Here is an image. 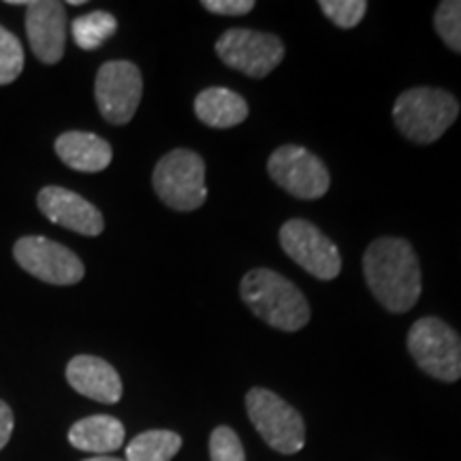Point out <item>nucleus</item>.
Wrapping results in <instances>:
<instances>
[{
    "label": "nucleus",
    "instance_id": "nucleus-18",
    "mask_svg": "<svg viewBox=\"0 0 461 461\" xmlns=\"http://www.w3.org/2000/svg\"><path fill=\"white\" fill-rule=\"evenodd\" d=\"M182 436L169 429H149L126 447V461H171L180 453Z\"/></svg>",
    "mask_w": 461,
    "mask_h": 461
},
{
    "label": "nucleus",
    "instance_id": "nucleus-23",
    "mask_svg": "<svg viewBox=\"0 0 461 461\" xmlns=\"http://www.w3.org/2000/svg\"><path fill=\"white\" fill-rule=\"evenodd\" d=\"M210 459L212 461H246L244 445L240 436L227 425H218L210 436Z\"/></svg>",
    "mask_w": 461,
    "mask_h": 461
},
{
    "label": "nucleus",
    "instance_id": "nucleus-3",
    "mask_svg": "<svg viewBox=\"0 0 461 461\" xmlns=\"http://www.w3.org/2000/svg\"><path fill=\"white\" fill-rule=\"evenodd\" d=\"M457 115V99L440 88H411L402 92L393 105L395 126L406 140L420 146L440 140Z\"/></svg>",
    "mask_w": 461,
    "mask_h": 461
},
{
    "label": "nucleus",
    "instance_id": "nucleus-5",
    "mask_svg": "<svg viewBox=\"0 0 461 461\" xmlns=\"http://www.w3.org/2000/svg\"><path fill=\"white\" fill-rule=\"evenodd\" d=\"M246 411L265 445L276 453L295 455L305 445V423L297 408L274 391L255 387L246 395Z\"/></svg>",
    "mask_w": 461,
    "mask_h": 461
},
{
    "label": "nucleus",
    "instance_id": "nucleus-11",
    "mask_svg": "<svg viewBox=\"0 0 461 461\" xmlns=\"http://www.w3.org/2000/svg\"><path fill=\"white\" fill-rule=\"evenodd\" d=\"M141 71L129 60L105 62L96 73V105L109 124L122 126L131 122L141 103Z\"/></svg>",
    "mask_w": 461,
    "mask_h": 461
},
{
    "label": "nucleus",
    "instance_id": "nucleus-25",
    "mask_svg": "<svg viewBox=\"0 0 461 461\" xmlns=\"http://www.w3.org/2000/svg\"><path fill=\"white\" fill-rule=\"evenodd\" d=\"M11 434H14V411L0 400V451L7 447Z\"/></svg>",
    "mask_w": 461,
    "mask_h": 461
},
{
    "label": "nucleus",
    "instance_id": "nucleus-13",
    "mask_svg": "<svg viewBox=\"0 0 461 461\" xmlns=\"http://www.w3.org/2000/svg\"><path fill=\"white\" fill-rule=\"evenodd\" d=\"M39 210L43 212L50 222L75 230L79 235L96 238L105 229L103 214L90 201L79 197L73 190L60 186H45L37 197Z\"/></svg>",
    "mask_w": 461,
    "mask_h": 461
},
{
    "label": "nucleus",
    "instance_id": "nucleus-12",
    "mask_svg": "<svg viewBox=\"0 0 461 461\" xmlns=\"http://www.w3.org/2000/svg\"><path fill=\"white\" fill-rule=\"evenodd\" d=\"M9 5L28 7L26 11V34L32 54L43 65H58L65 56L67 43V9L56 0H9Z\"/></svg>",
    "mask_w": 461,
    "mask_h": 461
},
{
    "label": "nucleus",
    "instance_id": "nucleus-19",
    "mask_svg": "<svg viewBox=\"0 0 461 461\" xmlns=\"http://www.w3.org/2000/svg\"><path fill=\"white\" fill-rule=\"evenodd\" d=\"M118 31V20L109 11H92L73 20L71 34L77 48L86 51L99 50L107 39H112Z\"/></svg>",
    "mask_w": 461,
    "mask_h": 461
},
{
    "label": "nucleus",
    "instance_id": "nucleus-9",
    "mask_svg": "<svg viewBox=\"0 0 461 461\" xmlns=\"http://www.w3.org/2000/svg\"><path fill=\"white\" fill-rule=\"evenodd\" d=\"M280 246L299 267L319 280H333L342 272L338 246L319 227L303 218L286 221L280 229Z\"/></svg>",
    "mask_w": 461,
    "mask_h": 461
},
{
    "label": "nucleus",
    "instance_id": "nucleus-10",
    "mask_svg": "<svg viewBox=\"0 0 461 461\" xmlns=\"http://www.w3.org/2000/svg\"><path fill=\"white\" fill-rule=\"evenodd\" d=\"M14 257L17 265L34 278L56 286L77 285L84 278V263L73 250L41 235H28L15 241Z\"/></svg>",
    "mask_w": 461,
    "mask_h": 461
},
{
    "label": "nucleus",
    "instance_id": "nucleus-17",
    "mask_svg": "<svg viewBox=\"0 0 461 461\" xmlns=\"http://www.w3.org/2000/svg\"><path fill=\"white\" fill-rule=\"evenodd\" d=\"M68 442L86 453H113L124 445V425L109 414L86 417L68 429Z\"/></svg>",
    "mask_w": 461,
    "mask_h": 461
},
{
    "label": "nucleus",
    "instance_id": "nucleus-8",
    "mask_svg": "<svg viewBox=\"0 0 461 461\" xmlns=\"http://www.w3.org/2000/svg\"><path fill=\"white\" fill-rule=\"evenodd\" d=\"M269 177L297 199L314 201L325 197L331 186V176L325 163L302 146H280L267 160Z\"/></svg>",
    "mask_w": 461,
    "mask_h": 461
},
{
    "label": "nucleus",
    "instance_id": "nucleus-24",
    "mask_svg": "<svg viewBox=\"0 0 461 461\" xmlns=\"http://www.w3.org/2000/svg\"><path fill=\"white\" fill-rule=\"evenodd\" d=\"M201 7L216 15L240 17L255 9V0H203Z\"/></svg>",
    "mask_w": 461,
    "mask_h": 461
},
{
    "label": "nucleus",
    "instance_id": "nucleus-1",
    "mask_svg": "<svg viewBox=\"0 0 461 461\" xmlns=\"http://www.w3.org/2000/svg\"><path fill=\"white\" fill-rule=\"evenodd\" d=\"M363 274L372 295L384 310L403 314L420 297V265L411 241L393 238L374 240L363 255Z\"/></svg>",
    "mask_w": 461,
    "mask_h": 461
},
{
    "label": "nucleus",
    "instance_id": "nucleus-15",
    "mask_svg": "<svg viewBox=\"0 0 461 461\" xmlns=\"http://www.w3.org/2000/svg\"><path fill=\"white\" fill-rule=\"evenodd\" d=\"M56 154L62 163L82 173H99L112 163V146L95 132L68 131L56 140Z\"/></svg>",
    "mask_w": 461,
    "mask_h": 461
},
{
    "label": "nucleus",
    "instance_id": "nucleus-20",
    "mask_svg": "<svg viewBox=\"0 0 461 461\" xmlns=\"http://www.w3.org/2000/svg\"><path fill=\"white\" fill-rule=\"evenodd\" d=\"M434 28L448 50L461 54V0H445L438 5Z\"/></svg>",
    "mask_w": 461,
    "mask_h": 461
},
{
    "label": "nucleus",
    "instance_id": "nucleus-26",
    "mask_svg": "<svg viewBox=\"0 0 461 461\" xmlns=\"http://www.w3.org/2000/svg\"><path fill=\"white\" fill-rule=\"evenodd\" d=\"M84 461H122V459H115V457H107V455H99V457H90Z\"/></svg>",
    "mask_w": 461,
    "mask_h": 461
},
{
    "label": "nucleus",
    "instance_id": "nucleus-7",
    "mask_svg": "<svg viewBox=\"0 0 461 461\" xmlns=\"http://www.w3.org/2000/svg\"><path fill=\"white\" fill-rule=\"evenodd\" d=\"M216 54L224 67L263 79L285 58V43L272 32H258L250 28H230L216 41Z\"/></svg>",
    "mask_w": 461,
    "mask_h": 461
},
{
    "label": "nucleus",
    "instance_id": "nucleus-21",
    "mask_svg": "<svg viewBox=\"0 0 461 461\" xmlns=\"http://www.w3.org/2000/svg\"><path fill=\"white\" fill-rule=\"evenodd\" d=\"M24 71V48L14 32L0 26V86L15 82Z\"/></svg>",
    "mask_w": 461,
    "mask_h": 461
},
{
    "label": "nucleus",
    "instance_id": "nucleus-22",
    "mask_svg": "<svg viewBox=\"0 0 461 461\" xmlns=\"http://www.w3.org/2000/svg\"><path fill=\"white\" fill-rule=\"evenodd\" d=\"M319 7L327 20H331L338 28L350 31L359 26V22L367 14L366 0H321Z\"/></svg>",
    "mask_w": 461,
    "mask_h": 461
},
{
    "label": "nucleus",
    "instance_id": "nucleus-16",
    "mask_svg": "<svg viewBox=\"0 0 461 461\" xmlns=\"http://www.w3.org/2000/svg\"><path fill=\"white\" fill-rule=\"evenodd\" d=\"M194 113L210 129H233L248 118V103L229 88H205L194 99Z\"/></svg>",
    "mask_w": 461,
    "mask_h": 461
},
{
    "label": "nucleus",
    "instance_id": "nucleus-2",
    "mask_svg": "<svg viewBox=\"0 0 461 461\" xmlns=\"http://www.w3.org/2000/svg\"><path fill=\"white\" fill-rule=\"evenodd\" d=\"M240 295L257 319L278 331H299L310 321L308 299L274 269H250L240 282Z\"/></svg>",
    "mask_w": 461,
    "mask_h": 461
},
{
    "label": "nucleus",
    "instance_id": "nucleus-4",
    "mask_svg": "<svg viewBox=\"0 0 461 461\" xmlns=\"http://www.w3.org/2000/svg\"><path fill=\"white\" fill-rule=\"evenodd\" d=\"M152 186L158 199L171 210H197L207 199L203 158L186 148L171 149L154 167Z\"/></svg>",
    "mask_w": 461,
    "mask_h": 461
},
{
    "label": "nucleus",
    "instance_id": "nucleus-6",
    "mask_svg": "<svg viewBox=\"0 0 461 461\" xmlns=\"http://www.w3.org/2000/svg\"><path fill=\"white\" fill-rule=\"evenodd\" d=\"M408 353L428 376L455 383L461 378V338L436 316L419 319L408 331Z\"/></svg>",
    "mask_w": 461,
    "mask_h": 461
},
{
    "label": "nucleus",
    "instance_id": "nucleus-14",
    "mask_svg": "<svg viewBox=\"0 0 461 461\" xmlns=\"http://www.w3.org/2000/svg\"><path fill=\"white\" fill-rule=\"evenodd\" d=\"M68 384L79 395L101 403H118L122 397V380L112 363L101 357L77 355L67 366Z\"/></svg>",
    "mask_w": 461,
    "mask_h": 461
}]
</instances>
